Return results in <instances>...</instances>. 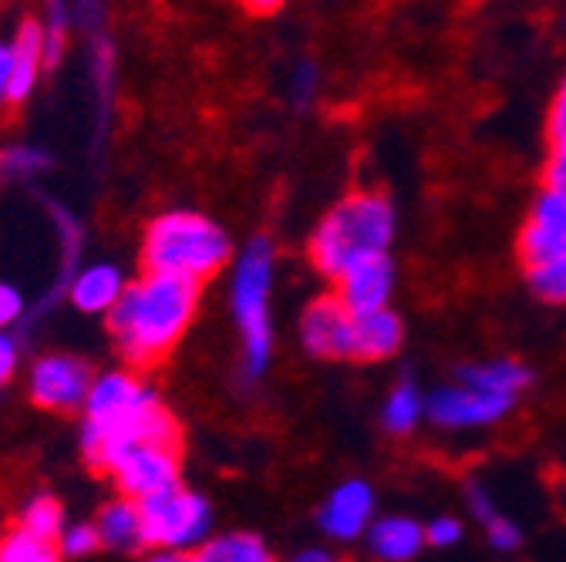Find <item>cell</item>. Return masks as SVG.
Listing matches in <instances>:
<instances>
[{
  "label": "cell",
  "instance_id": "cell-35",
  "mask_svg": "<svg viewBox=\"0 0 566 562\" xmlns=\"http://www.w3.org/2000/svg\"><path fill=\"white\" fill-rule=\"evenodd\" d=\"M250 14H276L280 8H287L291 0H240Z\"/></svg>",
  "mask_w": 566,
  "mask_h": 562
},
{
  "label": "cell",
  "instance_id": "cell-21",
  "mask_svg": "<svg viewBox=\"0 0 566 562\" xmlns=\"http://www.w3.org/2000/svg\"><path fill=\"white\" fill-rule=\"evenodd\" d=\"M192 559H199V562H266L270 545L253 532H223L217 539H206L192 552Z\"/></svg>",
  "mask_w": 566,
  "mask_h": 562
},
{
  "label": "cell",
  "instance_id": "cell-29",
  "mask_svg": "<svg viewBox=\"0 0 566 562\" xmlns=\"http://www.w3.org/2000/svg\"><path fill=\"white\" fill-rule=\"evenodd\" d=\"M317 82H321V75H317V67H314L311 61H301V64L294 67L291 95H294V102H297L301 108L314 102V95H317Z\"/></svg>",
  "mask_w": 566,
  "mask_h": 562
},
{
  "label": "cell",
  "instance_id": "cell-28",
  "mask_svg": "<svg viewBox=\"0 0 566 562\" xmlns=\"http://www.w3.org/2000/svg\"><path fill=\"white\" fill-rule=\"evenodd\" d=\"M462 532L465 529L455 516H439V519H432L429 529H424V542L436 545V549H452V545H459Z\"/></svg>",
  "mask_w": 566,
  "mask_h": 562
},
{
  "label": "cell",
  "instance_id": "cell-33",
  "mask_svg": "<svg viewBox=\"0 0 566 562\" xmlns=\"http://www.w3.org/2000/svg\"><path fill=\"white\" fill-rule=\"evenodd\" d=\"M18 371V340L0 330V388H4Z\"/></svg>",
  "mask_w": 566,
  "mask_h": 562
},
{
  "label": "cell",
  "instance_id": "cell-6",
  "mask_svg": "<svg viewBox=\"0 0 566 562\" xmlns=\"http://www.w3.org/2000/svg\"><path fill=\"white\" fill-rule=\"evenodd\" d=\"M142 509V536L153 549H172L182 555H192L212 529V509L199 496L182 485L166 488L159 496H149L138 502Z\"/></svg>",
  "mask_w": 566,
  "mask_h": 562
},
{
  "label": "cell",
  "instance_id": "cell-36",
  "mask_svg": "<svg viewBox=\"0 0 566 562\" xmlns=\"http://www.w3.org/2000/svg\"><path fill=\"white\" fill-rule=\"evenodd\" d=\"M297 562H331V552L327 549H304V552H297Z\"/></svg>",
  "mask_w": 566,
  "mask_h": 562
},
{
  "label": "cell",
  "instance_id": "cell-12",
  "mask_svg": "<svg viewBox=\"0 0 566 562\" xmlns=\"http://www.w3.org/2000/svg\"><path fill=\"white\" fill-rule=\"evenodd\" d=\"M92 391V374L82 361L67 354L41 358L31 371V397L48 411H75L85 407Z\"/></svg>",
  "mask_w": 566,
  "mask_h": 562
},
{
  "label": "cell",
  "instance_id": "cell-9",
  "mask_svg": "<svg viewBox=\"0 0 566 562\" xmlns=\"http://www.w3.org/2000/svg\"><path fill=\"white\" fill-rule=\"evenodd\" d=\"M516 253H520L523 269L566 256V189H556V185L539 189L530 216L520 230Z\"/></svg>",
  "mask_w": 566,
  "mask_h": 562
},
{
  "label": "cell",
  "instance_id": "cell-13",
  "mask_svg": "<svg viewBox=\"0 0 566 562\" xmlns=\"http://www.w3.org/2000/svg\"><path fill=\"white\" fill-rule=\"evenodd\" d=\"M334 284H337V297L344 300V307L350 314L381 310L391 304V294H395V263L388 253L361 259V263H354L344 276H337Z\"/></svg>",
  "mask_w": 566,
  "mask_h": 562
},
{
  "label": "cell",
  "instance_id": "cell-32",
  "mask_svg": "<svg viewBox=\"0 0 566 562\" xmlns=\"http://www.w3.org/2000/svg\"><path fill=\"white\" fill-rule=\"evenodd\" d=\"M543 185L566 189V142H556V146H553V152H549V159H546Z\"/></svg>",
  "mask_w": 566,
  "mask_h": 562
},
{
  "label": "cell",
  "instance_id": "cell-20",
  "mask_svg": "<svg viewBox=\"0 0 566 562\" xmlns=\"http://www.w3.org/2000/svg\"><path fill=\"white\" fill-rule=\"evenodd\" d=\"M429 414V397H424L415 381H398L391 388V394L385 397V407H381V425L388 435H411L418 428V421Z\"/></svg>",
  "mask_w": 566,
  "mask_h": 562
},
{
  "label": "cell",
  "instance_id": "cell-5",
  "mask_svg": "<svg viewBox=\"0 0 566 562\" xmlns=\"http://www.w3.org/2000/svg\"><path fill=\"white\" fill-rule=\"evenodd\" d=\"M273 243L253 240L233 269V317L243 343V374L250 381L263 378L273 358V327H270V287H273Z\"/></svg>",
  "mask_w": 566,
  "mask_h": 562
},
{
  "label": "cell",
  "instance_id": "cell-27",
  "mask_svg": "<svg viewBox=\"0 0 566 562\" xmlns=\"http://www.w3.org/2000/svg\"><path fill=\"white\" fill-rule=\"evenodd\" d=\"M98 545H102L98 526H71V529H61V536H57V552L71 555V559L92 555Z\"/></svg>",
  "mask_w": 566,
  "mask_h": 562
},
{
  "label": "cell",
  "instance_id": "cell-3",
  "mask_svg": "<svg viewBox=\"0 0 566 562\" xmlns=\"http://www.w3.org/2000/svg\"><path fill=\"white\" fill-rule=\"evenodd\" d=\"M395 230H398V209L385 192L378 189L350 192L317 223L307 256L321 276L337 279L354 263L388 253L395 243Z\"/></svg>",
  "mask_w": 566,
  "mask_h": 562
},
{
  "label": "cell",
  "instance_id": "cell-19",
  "mask_svg": "<svg viewBox=\"0 0 566 562\" xmlns=\"http://www.w3.org/2000/svg\"><path fill=\"white\" fill-rule=\"evenodd\" d=\"M459 381H469V384H479L485 391H500V394L520 397L533 384V371L523 361H516V358H500V361H485V364H465L459 371Z\"/></svg>",
  "mask_w": 566,
  "mask_h": 562
},
{
  "label": "cell",
  "instance_id": "cell-18",
  "mask_svg": "<svg viewBox=\"0 0 566 562\" xmlns=\"http://www.w3.org/2000/svg\"><path fill=\"white\" fill-rule=\"evenodd\" d=\"M98 536L102 545L115 549V552H135L146 549V536H142V509L135 499H122L102 509L98 516Z\"/></svg>",
  "mask_w": 566,
  "mask_h": 562
},
{
  "label": "cell",
  "instance_id": "cell-30",
  "mask_svg": "<svg viewBox=\"0 0 566 562\" xmlns=\"http://www.w3.org/2000/svg\"><path fill=\"white\" fill-rule=\"evenodd\" d=\"M546 135H549V146L566 142V82L556 88L549 115H546Z\"/></svg>",
  "mask_w": 566,
  "mask_h": 562
},
{
  "label": "cell",
  "instance_id": "cell-1",
  "mask_svg": "<svg viewBox=\"0 0 566 562\" xmlns=\"http://www.w3.org/2000/svg\"><path fill=\"white\" fill-rule=\"evenodd\" d=\"M199 307V284L172 273H146L125 287L108 310V330L122 358L135 368H153L172 354Z\"/></svg>",
  "mask_w": 566,
  "mask_h": 562
},
{
  "label": "cell",
  "instance_id": "cell-4",
  "mask_svg": "<svg viewBox=\"0 0 566 562\" xmlns=\"http://www.w3.org/2000/svg\"><path fill=\"white\" fill-rule=\"evenodd\" d=\"M233 243L220 223H212L199 213H166L146 233V269L172 273L186 279L217 276L230 263Z\"/></svg>",
  "mask_w": 566,
  "mask_h": 562
},
{
  "label": "cell",
  "instance_id": "cell-17",
  "mask_svg": "<svg viewBox=\"0 0 566 562\" xmlns=\"http://www.w3.org/2000/svg\"><path fill=\"white\" fill-rule=\"evenodd\" d=\"M44 64H48L44 61V28L28 18V21H21L18 38H14V78H11L8 105H21L31 98Z\"/></svg>",
  "mask_w": 566,
  "mask_h": 562
},
{
  "label": "cell",
  "instance_id": "cell-10",
  "mask_svg": "<svg viewBox=\"0 0 566 562\" xmlns=\"http://www.w3.org/2000/svg\"><path fill=\"white\" fill-rule=\"evenodd\" d=\"M301 343L317 361H354V314L337 294L317 297L304 310Z\"/></svg>",
  "mask_w": 566,
  "mask_h": 562
},
{
  "label": "cell",
  "instance_id": "cell-15",
  "mask_svg": "<svg viewBox=\"0 0 566 562\" xmlns=\"http://www.w3.org/2000/svg\"><path fill=\"white\" fill-rule=\"evenodd\" d=\"M122 294H125V276L112 263L85 266L82 273L71 276V287H67L71 304H75L82 314H108Z\"/></svg>",
  "mask_w": 566,
  "mask_h": 562
},
{
  "label": "cell",
  "instance_id": "cell-26",
  "mask_svg": "<svg viewBox=\"0 0 566 562\" xmlns=\"http://www.w3.org/2000/svg\"><path fill=\"white\" fill-rule=\"evenodd\" d=\"M51 166V156L38 146H14L8 152H0V172L4 176H34V172H44Z\"/></svg>",
  "mask_w": 566,
  "mask_h": 562
},
{
  "label": "cell",
  "instance_id": "cell-11",
  "mask_svg": "<svg viewBox=\"0 0 566 562\" xmlns=\"http://www.w3.org/2000/svg\"><path fill=\"white\" fill-rule=\"evenodd\" d=\"M375 522V488L361 478L340 481L317 512V526L334 542H358Z\"/></svg>",
  "mask_w": 566,
  "mask_h": 562
},
{
  "label": "cell",
  "instance_id": "cell-31",
  "mask_svg": "<svg viewBox=\"0 0 566 562\" xmlns=\"http://www.w3.org/2000/svg\"><path fill=\"white\" fill-rule=\"evenodd\" d=\"M21 314H24V297L11 284H0V330H8L11 324H18Z\"/></svg>",
  "mask_w": 566,
  "mask_h": 562
},
{
  "label": "cell",
  "instance_id": "cell-23",
  "mask_svg": "<svg viewBox=\"0 0 566 562\" xmlns=\"http://www.w3.org/2000/svg\"><path fill=\"white\" fill-rule=\"evenodd\" d=\"M57 555V542L34 536L21 522L8 536H0V562H54Z\"/></svg>",
  "mask_w": 566,
  "mask_h": 562
},
{
  "label": "cell",
  "instance_id": "cell-25",
  "mask_svg": "<svg viewBox=\"0 0 566 562\" xmlns=\"http://www.w3.org/2000/svg\"><path fill=\"white\" fill-rule=\"evenodd\" d=\"M21 526L31 529V532L41 536V539L57 542V536H61V529H64L61 506H57L54 499H48V496H38L34 502H28V509H24V516H21Z\"/></svg>",
  "mask_w": 566,
  "mask_h": 562
},
{
  "label": "cell",
  "instance_id": "cell-22",
  "mask_svg": "<svg viewBox=\"0 0 566 562\" xmlns=\"http://www.w3.org/2000/svg\"><path fill=\"white\" fill-rule=\"evenodd\" d=\"M469 506H472V516L479 519V526L485 529V536H489V542H492L495 549H500V552L520 549V542H523L520 526H516L510 516H503L500 509H495L492 499L485 496V491H482L479 485L469 488Z\"/></svg>",
  "mask_w": 566,
  "mask_h": 562
},
{
  "label": "cell",
  "instance_id": "cell-24",
  "mask_svg": "<svg viewBox=\"0 0 566 562\" xmlns=\"http://www.w3.org/2000/svg\"><path fill=\"white\" fill-rule=\"evenodd\" d=\"M526 284L543 304H566V256L526 266Z\"/></svg>",
  "mask_w": 566,
  "mask_h": 562
},
{
  "label": "cell",
  "instance_id": "cell-7",
  "mask_svg": "<svg viewBox=\"0 0 566 562\" xmlns=\"http://www.w3.org/2000/svg\"><path fill=\"white\" fill-rule=\"evenodd\" d=\"M179 445L163 442H135L112 455L105 471L118 481L122 496L142 502L149 496H159L166 488L179 485Z\"/></svg>",
  "mask_w": 566,
  "mask_h": 562
},
{
  "label": "cell",
  "instance_id": "cell-16",
  "mask_svg": "<svg viewBox=\"0 0 566 562\" xmlns=\"http://www.w3.org/2000/svg\"><path fill=\"white\" fill-rule=\"evenodd\" d=\"M368 549L371 555L385 559V562H408L415 559L424 545V529L408 519V516H388L368 526Z\"/></svg>",
  "mask_w": 566,
  "mask_h": 562
},
{
  "label": "cell",
  "instance_id": "cell-34",
  "mask_svg": "<svg viewBox=\"0 0 566 562\" xmlns=\"http://www.w3.org/2000/svg\"><path fill=\"white\" fill-rule=\"evenodd\" d=\"M14 78V41H0V105H8Z\"/></svg>",
  "mask_w": 566,
  "mask_h": 562
},
{
  "label": "cell",
  "instance_id": "cell-2",
  "mask_svg": "<svg viewBox=\"0 0 566 562\" xmlns=\"http://www.w3.org/2000/svg\"><path fill=\"white\" fill-rule=\"evenodd\" d=\"M135 442H163L179 445V425L163 404V397L142 384L135 374L112 371L92 381L85 397V428L82 452L105 471L112 455Z\"/></svg>",
  "mask_w": 566,
  "mask_h": 562
},
{
  "label": "cell",
  "instance_id": "cell-8",
  "mask_svg": "<svg viewBox=\"0 0 566 562\" xmlns=\"http://www.w3.org/2000/svg\"><path fill=\"white\" fill-rule=\"evenodd\" d=\"M520 397L485 391L479 384L459 381L449 388H439L429 397V417L446 432H472V428H492L503 417L516 411Z\"/></svg>",
  "mask_w": 566,
  "mask_h": 562
},
{
  "label": "cell",
  "instance_id": "cell-14",
  "mask_svg": "<svg viewBox=\"0 0 566 562\" xmlns=\"http://www.w3.org/2000/svg\"><path fill=\"white\" fill-rule=\"evenodd\" d=\"M405 343V324L391 307L354 314V361L375 364L395 358Z\"/></svg>",
  "mask_w": 566,
  "mask_h": 562
}]
</instances>
